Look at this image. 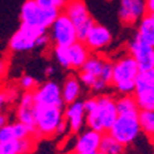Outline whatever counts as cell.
Here are the masks:
<instances>
[{
    "label": "cell",
    "instance_id": "cell-1",
    "mask_svg": "<svg viewBox=\"0 0 154 154\" xmlns=\"http://www.w3.org/2000/svg\"><path fill=\"white\" fill-rule=\"evenodd\" d=\"M96 100V107L85 114V125L90 129L103 134L109 131L119 116L116 109V99L110 95H100Z\"/></svg>",
    "mask_w": 154,
    "mask_h": 154
},
{
    "label": "cell",
    "instance_id": "cell-2",
    "mask_svg": "<svg viewBox=\"0 0 154 154\" xmlns=\"http://www.w3.org/2000/svg\"><path fill=\"white\" fill-rule=\"evenodd\" d=\"M62 13L66 14V17L70 19L76 29V36L79 42H84L87 33L94 26L95 21L91 17L90 11L87 8L84 0H67L66 6L63 7Z\"/></svg>",
    "mask_w": 154,
    "mask_h": 154
},
{
    "label": "cell",
    "instance_id": "cell-3",
    "mask_svg": "<svg viewBox=\"0 0 154 154\" xmlns=\"http://www.w3.org/2000/svg\"><path fill=\"white\" fill-rule=\"evenodd\" d=\"M61 11L52 8H43L35 0H26L21 7V23L48 29Z\"/></svg>",
    "mask_w": 154,
    "mask_h": 154
},
{
    "label": "cell",
    "instance_id": "cell-4",
    "mask_svg": "<svg viewBox=\"0 0 154 154\" xmlns=\"http://www.w3.org/2000/svg\"><path fill=\"white\" fill-rule=\"evenodd\" d=\"M63 120V109L54 106H35L36 132L42 136L55 135L58 125Z\"/></svg>",
    "mask_w": 154,
    "mask_h": 154
},
{
    "label": "cell",
    "instance_id": "cell-5",
    "mask_svg": "<svg viewBox=\"0 0 154 154\" xmlns=\"http://www.w3.org/2000/svg\"><path fill=\"white\" fill-rule=\"evenodd\" d=\"M107 134L119 140L124 147L132 144L140 135L138 116H117Z\"/></svg>",
    "mask_w": 154,
    "mask_h": 154
},
{
    "label": "cell",
    "instance_id": "cell-6",
    "mask_svg": "<svg viewBox=\"0 0 154 154\" xmlns=\"http://www.w3.org/2000/svg\"><path fill=\"white\" fill-rule=\"evenodd\" d=\"M134 98L140 110H154V70L139 72L135 77Z\"/></svg>",
    "mask_w": 154,
    "mask_h": 154
},
{
    "label": "cell",
    "instance_id": "cell-7",
    "mask_svg": "<svg viewBox=\"0 0 154 154\" xmlns=\"http://www.w3.org/2000/svg\"><path fill=\"white\" fill-rule=\"evenodd\" d=\"M47 32V29L37 26L21 23L15 33L11 36L8 42V48L13 52H25L36 48V38Z\"/></svg>",
    "mask_w": 154,
    "mask_h": 154
},
{
    "label": "cell",
    "instance_id": "cell-8",
    "mask_svg": "<svg viewBox=\"0 0 154 154\" xmlns=\"http://www.w3.org/2000/svg\"><path fill=\"white\" fill-rule=\"evenodd\" d=\"M50 40L54 43L55 45H67L73 44L77 42L76 36V29H74L73 23L70 22V19L66 17L65 13H59L55 21L50 26Z\"/></svg>",
    "mask_w": 154,
    "mask_h": 154
},
{
    "label": "cell",
    "instance_id": "cell-9",
    "mask_svg": "<svg viewBox=\"0 0 154 154\" xmlns=\"http://www.w3.org/2000/svg\"><path fill=\"white\" fill-rule=\"evenodd\" d=\"M129 55L134 57L139 72L154 70V44L146 43L135 36L128 45Z\"/></svg>",
    "mask_w": 154,
    "mask_h": 154
},
{
    "label": "cell",
    "instance_id": "cell-10",
    "mask_svg": "<svg viewBox=\"0 0 154 154\" xmlns=\"http://www.w3.org/2000/svg\"><path fill=\"white\" fill-rule=\"evenodd\" d=\"M33 100L36 106H54V107H62L61 96V85L55 81H47L38 88L32 91Z\"/></svg>",
    "mask_w": 154,
    "mask_h": 154
},
{
    "label": "cell",
    "instance_id": "cell-11",
    "mask_svg": "<svg viewBox=\"0 0 154 154\" xmlns=\"http://www.w3.org/2000/svg\"><path fill=\"white\" fill-rule=\"evenodd\" d=\"M144 14V0H120L119 18L124 25L138 23Z\"/></svg>",
    "mask_w": 154,
    "mask_h": 154
},
{
    "label": "cell",
    "instance_id": "cell-12",
    "mask_svg": "<svg viewBox=\"0 0 154 154\" xmlns=\"http://www.w3.org/2000/svg\"><path fill=\"white\" fill-rule=\"evenodd\" d=\"M112 33L106 26L100 25V23H94V26L90 29V32L87 33L85 38H84V44L87 45L88 50H94V51H100L103 48L109 47L112 43Z\"/></svg>",
    "mask_w": 154,
    "mask_h": 154
},
{
    "label": "cell",
    "instance_id": "cell-13",
    "mask_svg": "<svg viewBox=\"0 0 154 154\" xmlns=\"http://www.w3.org/2000/svg\"><path fill=\"white\" fill-rule=\"evenodd\" d=\"M139 73V67L134 57L127 55V57L120 58L117 62L113 63V80L112 84L120 83V81L135 80V77Z\"/></svg>",
    "mask_w": 154,
    "mask_h": 154
},
{
    "label": "cell",
    "instance_id": "cell-14",
    "mask_svg": "<svg viewBox=\"0 0 154 154\" xmlns=\"http://www.w3.org/2000/svg\"><path fill=\"white\" fill-rule=\"evenodd\" d=\"M63 120L66 121L69 131L73 134H79L83 131L85 125V112L81 100H76L73 103L66 105L63 110Z\"/></svg>",
    "mask_w": 154,
    "mask_h": 154
},
{
    "label": "cell",
    "instance_id": "cell-15",
    "mask_svg": "<svg viewBox=\"0 0 154 154\" xmlns=\"http://www.w3.org/2000/svg\"><path fill=\"white\" fill-rule=\"evenodd\" d=\"M102 134L94 129H85L80 131V135L77 136L74 143V151L76 153H96L99 149Z\"/></svg>",
    "mask_w": 154,
    "mask_h": 154
},
{
    "label": "cell",
    "instance_id": "cell-16",
    "mask_svg": "<svg viewBox=\"0 0 154 154\" xmlns=\"http://www.w3.org/2000/svg\"><path fill=\"white\" fill-rule=\"evenodd\" d=\"M33 146L35 138L32 136L0 142V154H28L33 150Z\"/></svg>",
    "mask_w": 154,
    "mask_h": 154
},
{
    "label": "cell",
    "instance_id": "cell-17",
    "mask_svg": "<svg viewBox=\"0 0 154 154\" xmlns=\"http://www.w3.org/2000/svg\"><path fill=\"white\" fill-rule=\"evenodd\" d=\"M81 95V84L76 76L66 77L63 85L61 87V96L63 105H69L79 100Z\"/></svg>",
    "mask_w": 154,
    "mask_h": 154
},
{
    "label": "cell",
    "instance_id": "cell-18",
    "mask_svg": "<svg viewBox=\"0 0 154 154\" xmlns=\"http://www.w3.org/2000/svg\"><path fill=\"white\" fill-rule=\"evenodd\" d=\"M69 48V57H70V69H80L84 62L90 57V50L83 42H74L73 44L67 45Z\"/></svg>",
    "mask_w": 154,
    "mask_h": 154
},
{
    "label": "cell",
    "instance_id": "cell-19",
    "mask_svg": "<svg viewBox=\"0 0 154 154\" xmlns=\"http://www.w3.org/2000/svg\"><path fill=\"white\" fill-rule=\"evenodd\" d=\"M17 121L22 122L28 127L30 136L36 139V124H35V105L33 106H23V105H18L17 109Z\"/></svg>",
    "mask_w": 154,
    "mask_h": 154
},
{
    "label": "cell",
    "instance_id": "cell-20",
    "mask_svg": "<svg viewBox=\"0 0 154 154\" xmlns=\"http://www.w3.org/2000/svg\"><path fill=\"white\" fill-rule=\"evenodd\" d=\"M116 109L119 116H138L140 110L134 95H121L116 99Z\"/></svg>",
    "mask_w": 154,
    "mask_h": 154
},
{
    "label": "cell",
    "instance_id": "cell-21",
    "mask_svg": "<svg viewBox=\"0 0 154 154\" xmlns=\"http://www.w3.org/2000/svg\"><path fill=\"white\" fill-rule=\"evenodd\" d=\"M124 150L125 147L119 140H116L107 132H103L98 151H100L103 154H124Z\"/></svg>",
    "mask_w": 154,
    "mask_h": 154
},
{
    "label": "cell",
    "instance_id": "cell-22",
    "mask_svg": "<svg viewBox=\"0 0 154 154\" xmlns=\"http://www.w3.org/2000/svg\"><path fill=\"white\" fill-rule=\"evenodd\" d=\"M138 122L140 132L151 138L154 134V110H139Z\"/></svg>",
    "mask_w": 154,
    "mask_h": 154
},
{
    "label": "cell",
    "instance_id": "cell-23",
    "mask_svg": "<svg viewBox=\"0 0 154 154\" xmlns=\"http://www.w3.org/2000/svg\"><path fill=\"white\" fill-rule=\"evenodd\" d=\"M103 58H99V57H88L84 65L80 67V70L85 72V73H90L92 74L94 77H98L100 73V69H102V65H103Z\"/></svg>",
    "mask_w": 154,
    "mask_h": 154
},
{
    "label": "cell",
    "instance_id": "cell-24",
    "mask_svg": "<svg viewBox=\"0 0 154 154\" xmlns=\"http://www.w3.org/2000/svg\"><path fill=\"white\" fill-rule=\"evenodd\" d=\"M54 55L55 59L63 69H69L70 67V57H69V48L63 47V45H55L54 48Z\"/></svg>",
    "mask_w": 154,
    "mask_h": 154
},
{
    "label": "cell",
    "instance_id": "cell-25",
    "mask_svg": "<svg viewBox=\"0 0 154 154\" xmlns=\"http://www.w3.org/2000/svg\"><path fill=\"white\" fill-rule=\"evenodd\" d=\"M98 79H100L102 81H105L107 85L112 84V80H113V62L110 61H103V65H102V69H100V73L98 76Z\"/></svg>",
    "mask_w": 154,
    "mask_h": 154
},
{
    "label": "cell",
    "instance_id": "cell-26",
    "mask_svg": "<svg viewBox=\"0 0 154 154\" xmlns=\"http://www.w3.org/2000/svg\"><path fill=\"white\" fill-rule=\"evenodd\" d=\"M35 2L43 8H52L58 11H62L67 3V0H35Z\"/></svg>",
    "mask_w": 154,
    "mask_h": 154
},
{
    "label": "cell",
    "instance_id": "cell-27",
    "mask_svg": "<svg viewBox=\"0 0 154 154\" xmlns=\"http://www.w3.org/2000/svg\"><path fill=\"white\" fill-rule=\"evenodd\" d=\"M114 87H116V90L119 91L121 95H134V91H135V80L120 81V83H116Z\"/></svg>",
    "mask_w": 154,
    "mask_h": 154
},
{
    "label": "cell",
    "instance_id": "cell-28",
    "mask_svg": "<svg viewBox=\"0 0 154 154\" xmlns=\"http://www.w3.org/2000/svg\"><path fill=\"white\" fill-rule=\"evenodd\" d=\"M11 128H13V132H14V138L15 139H23V138H28L30 136V132H29L28 127L22 122H13L11 124Z\"/></svg>",
    "mask_w": 154,
    "mask_h": 154
},
{
    "label": "cell",
    "instance_id": "cell-29",
    "mask_svg": "<svg viewBox=\"0 0 154 154\" xmlns=\"http://www.w3.org/2000/svg\"><path fill=\"white\" fill-rule=\"evenodd\" d=\"M19 85L22 88L23 91H33L37 85V81H36L35 77L29 76V74H25V76L21 77V80H19Z\"/></svg>",
    "mask_w": 154,
    "mask_h": 154
},
{
    "label": "cell",
    "instance_id": "cell-30",
    "mask_svg": "<svg viewBox=\"0 0 154 154\" xmlns=\"http://www.w3.org/2000/svg\"><path fill=\"white\" fill-rule=\"evenodd\" d=\"M11 139H15V138H14V132H13V128H11V124L7 122L6 125H3L0 128V142L11 140Z\"/></svg>",
    "mask_w": 154,
    "mask_h": 154
},
{
    "label": "cell",
    "instance_id": "cell-31",
    "mask_svg": "<svg viewBox=\"0 0 154 154\" xmlns=\"http://www.w3.org/2000/svg\"><path fill=\"white\" fill-rule=\"evenodd\" d=\"M83 102V107H84V112L87 113H90L92 112L94 109L96 107V103H98V100H96V98H87L85 100H81Z\"/></svg>",
    "mask_w": 154,
    "mask_h": 154
},
{
    "label": "cell",
    "instance_id": "cell-32",
    "mask_svg": "<svg viewBox=\"0 0 154 154\" xmlns=\"http://www.w3.org/2000/svg\"><path fill=\"white\" fill-rule=\"evenodd\" d=\"M50 36L47 35V32L45 33H43V35H40L37 38H36V47H38V48H44V47H47L48 44H50Z\"/></svg>",
    "mask_w": 154,
    "mask_h": 154
},
{
    "label": "cell",
    "instance_id": "cell-33",
    "mask_svg": "<svg viewBox=\"0 0 154 154\" xmlns=\"http://www.w3.org/2000/svg\"><path fill=\"white\" fill-rule=\"evenodd\" d=\"M107 87L109 85H107L105 81H102L100 79H96V80L94 81V84L91 85V91H94V92H102V91L106 90Z\"/></svg>",
    "mask_w": 154,
    "mask_h": 154
},
{
    "label": "cell",
    "instance_id": "cell-34",
    "mask_svg": "<svg viewBox=\"0 0 154 154\" xmlns=\"http://www.w3.org/2000/svg\"><path fill=\"white\" fill-rule=\"evenodd\" d=\"M67 132H69L67 124H66V121H65V120H62L61 124L58 125L57 131H55V135H65V134H67Z\"/></svg>",
    "mask_w": 154,
    "mask_h": 154
},
{
    "label": "cell",
    "instance_id": "cell-35",
    "mask_svg": "<svg viewBox=\"0 0 154 154\" xmlns=\"http://www.w3.org/2000/svg\"><path fill=\"white\" fill-rule=\"evenodd\" d=\"M7 72V61L6 59H0V81L4 79Z\"/></svg>",
    "mask_w": 154,
    "mask_h": 154
},
{
    "label": "cell",
    "instance_id": "cell-36",
    "mask_svg": "<svg viewBox=\"0 0 154 154\" xmlns=\"http://www.w3.org/2000/svg\"><path fill=\"white\" fill-rule=\"evenodd\" d=\"M146 14H154V0H144Z\"/></svg>",
    "mask_w": 154,
    "mask_h": 154
},
{
    "label": "cell",
    "instance_id": "cell-37",
    "mask_svg": "<svg viewBox=\"0 0 154 154\" xmlns=\"http://www.w3.org/2000/svg\"><path fill=\"white\" fill-rule=\"evenodd\" d=\"M6 103H7L6 94H4V92H0V114H2V113H4V107H6Z\"/></svg>",
    "mask_w": 154,
    "mask_h": 154
},
{
    "label": "cell",
    "instance_id": "cell-38",
    "mask_svg": "<svg viewBox=\"0 0 154 154\" xmlns=\"http://www.w3.org/2000/svg\"><path fill=\"white\" fill-rule=\"evenodd\" d=\"M52 74H54V67H52V66H48L47 69H45V76H47V77H51Z\"/></svg>",
    "mask_w": 154,
    "mask_h": 154
},
{
    "label": "cell",
    "instance_id": "cell-39",
    "mask_svg": "<svg viewBox=\"0 0 154 154\" xmlns=\"http://www.w3.org/2000/svg\"><path fill=\"white\" fill-rule=\"evenodd\" d=\"M74 154H95V153H76L74 151Z\"/></svg>",
    "mask_w": 154,
    "mask_h": 154
},
{
    "label": "cell",
    "instance_id": "cell-40",
    "mask_svg": "<svg viewBox=\"0 0 154 154\" xmlns=\"http://www.w3.org/2000/svg\"><path fill=\"white\" fill-rule=\"evenodd\" d=\"M95 154H103V153H100V151H96V153Z\"/></svg>",
    "mask_w": 154,
    "mask_h": 154
}]
</instances>
